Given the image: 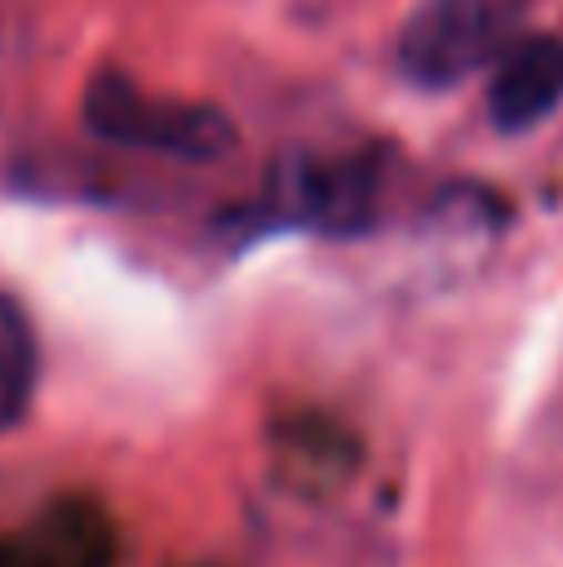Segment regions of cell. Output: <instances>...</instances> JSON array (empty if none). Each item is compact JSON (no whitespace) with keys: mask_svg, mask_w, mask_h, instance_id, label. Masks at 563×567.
<instances>
[{"mask_svg":"<svg viewBox=\"0 0 563 567\" xmlns=\"http://www.w3.org/2000/svg\"><path fill=\"white\" fill-rule=\"evenodd\" d=\"M489 75V120L504 135L534 130L563 100V40L554 35H519Z\"/></svg>","mask_w":563,"mask_h":567,"instance_id":"obj_4","label":"cell"},{"mask_svg":"<svg viewBox=\"0 0 563 567\" xmlns=\"http://www.w3.org/2000/svg\"><path fill=\"white\" fill-rule=\"evenodd\" d=\"M534 0H424L399 30V70L424 90H449L489 70L519 35Z\"/></svg>","mask_w":563,"mask_h":567,"instance_id":"obj_2","label":"cell"},{"mask_svg":"<svg viewBox=\"0 0 563 567\" xmlns=\"http://www.w3.org/2000/svg\"><path fill=\"white\" fill-rule=\"evenodd\" d=\"M10 70H16V30H10V16H6V6H0V110H6Z\"/></svg>","mask_w":563,"mask_h":567,"instance_id":"obj_6","label":"cell"},{"mask_svg":"<svg viewBox=\"0 0 563 567\" xmlns=\"http://www.w3.org/2000/svg\"><path fill=\"white\" fill-rule=\"evenodd\" d=\"M385 199V159L369 150H315L285 159L275 179V209L289 225L325 235H355L375 219Z\"/></svg>","mask_w":563,"mask_h":567,"instance_id":"obj_3","label":"cell"},{"mask_svg":"<svg viewBox=\"0 0 563 567\" xmlns=\"http://www.w3.org/2000/svg\"><path fill=\"white\" fill-rule=\"evenodd\" d=\"M40 379V349L25 309L10 293H0V433L25 419Z\"/></svg>","mask_w":563,"mask_h":567,"instance_id":"obj_5","label":"cell"},{"mask_svg":"<svg viewBox=\"0 0 563 567\" xmlns=\"http://www.w3.org/2000/svg\"><path fill=\"white\" fill-rule=\"evenodd\" d=\"M85 125L105 145L140 150V155H170L190 159V165H209V159L235 150V120L215 105L180 95H155L130 75H100L85 90Z\"/></svg>","mask_w":563,"mask_h":567,"instance_id":"obj_1","label":"cell"}]
</instances>
